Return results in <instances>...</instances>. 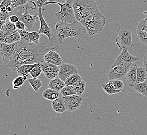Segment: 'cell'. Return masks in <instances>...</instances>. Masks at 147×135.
<instances>
[{
	"label": "cell",
	"instance_id": "cell-33",
	"mask_svg": "<svg viewBox=\"0 0 147 135\" xmlns=\"http://www.w3.org/2000/svg\"><path fill=\"white\" fill-rule=\"evenodd\" d=\"M17 31L20 33V37H21V40L24 41L31 42L29 31H27L25 30H18V29H17Z\"/></svg>",
	"mask_w": 147,
	"mask_h": 135
},
{
	"label": "cell",
	"instance_id": "cell-4",
	"mask_svg": "<svg viewBox=\"0 0 147 135\" xmlns=\"http://www.w3.org/2000/svg\"><path fill=\"white\" fill-rule=\"evenodd\" d=\"M73 7L77 21L99 9L95 0H75Z\"/></svg>",
	"mask_w": 147,
	"mask_h": 135
},
{
	"label": "cell",
	"instance_id": "cell-30",
	"mask_svg": "<svg viewBox=\"0 0 147 135\" xmlns=\"http://www.w3.org/2000/svg\"><path fill=\"white\" fill-rule=\"evenodd\" d=\"M86 82L84 80H80L77 82L76 84L74 85L76 90L77 94L79 96H82L85 92L86 89Z\"/></svg>",
	"mask_w": 147,
	"mask_h": 135
},
{
	"label": "cell",
	"instance_id": "cell-21",
	"mask_svg": "<svg viewBox=\"0 0 147 135\" xmlns=\"http://www.w3.org/2000/svg\"><path fill=\"white\" fill-rule=\"evenodd\" d=\"M41 63H36L33 64H26L20 65L18 68L16 72L18 75L21 76H28L31 70L37 66L40 65Z\"/></svg>",
	"mask_w": 147,
	"mask_h": 135
},
{
	"label": "cell",
	"instance_id": "cell-25",
	"mask_svg": "<svg viewBox=\"0 0 147 135\" xmlns=\"http://www.w3.org/2000/svg\"><path fill=\"white\" fill-rule=\"evenodd\" d=\"M102 87L105 92L110 95L116 94L121 92V90H117L115 88L112 80H110V81L107 84H102Z\"/></svg>",
	"mask_w": 147,
	"mask_h": 135
},
{
	"label": "cell",
	"instance_id": "cell-14",
	"mask_svg": "<svg viewBox=\"0 0 147 135\" xmlns=\"http://www.w3.org/2000/svg\"><path fill=\"white\" fill-rule=\"evenodd\" d=\"M136 31L140 41L143 44L147 45V23L145 19L139 21Z\"/></svg>",
	"mask_w": 147,
	"mask_h": 135
},
{
	"label": "cell",
	"instance_id": "cell-20",
	"mask_svg": "<svg viewBox=\"0 0 147 135\" xmlns=\"http://www.w3.org/2000/svg\"><path fill=\"white\" fill-rule=\"evenodd\" d=\"M21 37L20 33L16 31L14 33L9 35L0 36V41L1 43H5L6 44H11L15 42H20Z\"/></svg>",
	"mask_w": 147,
	"mask_h": 135
},
{
	"label": "cell",
	"instance_id": "cell-2",
	"mask_svg": "<svg viewBox=\"0 0 147 135\" xmlns=\"http://www.w3.org/2000/svg\"><path fill=\"white\" fill-rule=\"evenodd\" d=\"M51 29V42L59 46H62L64 41L68 37H74L81 41H90L92 36L82 23L75 21L71 23H51L49 25Z\"/></svg>",
	"mask_w": 147,
	"mask_h": 135
},
{
	"label": "cell",
	"instance_id": "cell-48",
	"mask_svg": "<svg viewBox=\"0 0 147 135\" xmlns=\"http://www.w3.org/2000/svg\"><path fill=\"white\" fill-rule=\"evenodd\" d=\"M145 20H146V23H147V17H146V18H145Z\"/></svg>",
	"mask_w": 147,
	"mask_h": 135
},
{
	"label": "cell",
	"instance_id": "cell-43",
	"mask_svg": "<svg viewBox=\"0 0 147 135\" xmlns=\"http://www.w3.org/2000/svg\"><path fill=\"white\" fill-rule=\"evenodd\" d=\"M6 9H7V11H9V13L13 11L14 9H15L14 5L13 4H12L11 5L9 6L6 7Z\"/></svg>",
	"mask_w": 147,
	"mask_h": 135
},
{
	"label": "cell",
	"instance_id": "cell-16",
	"mask_svg": "<svg viewBox=\"0 0 147 135\" xmlns=\"http://www.w3.org/2000/svg\"><path fill=\"white\" fill-rule=\"evenodd\" d=\"M44 61L57 66L61 65L63 62L61 57L55 50H51L46 53L44 56Z\"/></svg>",
	"mask_w": 147,
	"mask_h": 135
},
{
	"label": "cell",
	"instance_id": "cell-42",
	"mask_svg": "<svg viewBox=\"0 0 147 135\" xmlns=\"http://www.w3.org/2000/svg\"><path fill=\"white\" fill-rule=\"evenodd\" d=\"M49 1V0H38L36 3L38 8H42L43 6H44V4L45 2Z\"/></svg>",
	"mask_w": 147,
	"mask_h": 135
},
{
	"label": "cell",
	"instance_id": "cell-34",
	"mask_svg": "<svg viewBox=\"0 0 147 135\" xmlns=\"http://www.w3.org/2000/svg\"><path fill=\"white\" fill-rule=\"evenodd\" d=\"M42 69L41 68V65H39L36 67L34 68L31 70L30 73V74L31 75L33 78H38L40 76L41 73H42Z\"/></svg>",
	"mask_w": 147,
	"mask_h": 135
},
{
	"label": "cell",
	"instance_id": "cell-37",
	"mask_svg": "<svg viewBox=\"0 0 147 135\" xmlns=\"http://www.w3.org/2000/svg\"><path fill=\"white\" fill-rule=\"evenodd\" d=\"M15 25L18 30H25V28H26L25 24L20 20L15 23Z\"/></svg>",
	"mask_w": 147,
	"mask_h": 135
},
{
	"label": "cell",
	"instance_id": "cell-47",
	"mask_svg": "<svg viewBox=\"0 0 147 135\" xmlns=\"http://www.w3.org/2000/svg\"><path fill=\"white\" fill-rule=\"evenodd\" d=\"M27 76H23V78H24V79L25 80H27Z\"/></svg>",
	"mask_w": 147,
	"mask_h": 135
},
{
	"label": "cell",
	"instance_id": "cell-10",
	"mask_svg": "<svg viewBox=\"0 0 147 135\" xmlns=\"http://www.w3.org/2000/svg\"><path fill=\"white\" fill-rule=\"evenodd\" d=\"M138 57L134 56L129 53L127 48H123L121 54L116 57V60L111 68H113L119 65L132 63L140 60Z\"/></svg>",
	"mask_w": 147,
	"mask_h": 135
},
{
	"label": "cell",
	"instance_id": "cell-18",
	"mask_svg": "<svg viewBox=\"0 0 147 135\" xmlns=\"http://www.w3.org/2000/svg\"><path fill=\"white\" fill-rule=\"evenodd\" d=\"M137 65L132 63L130 66L129 70L128 71L125 79L127 81L128 83L131 86H134L136 84L137 79Z\"/></svg>",
	"mask_w": 147,
	"mask_h": 135
},
{
	"label": "cell",
	"instance_id": "cell-32",
	"mask_svg": "<svg viewBox=\"0 0 147 135\" xmlns=\"http://www.w3.org/2000/svg\"><path fill=\"white\" fill-rule=\"evenodd\" d=\"M41 34L38 31L29 32L30 38L32 42L34 43L37 44H40L39 39Z\"/></svg>",
	"mask_w": 147,
	"mask_h": 135
},
{
	"label": "cell",
	"instance_id": "cell-38",
	"mask_svg": "<svg viewBox=\"0 0 147 135\" xmlns=\"http://www.w3.org/2000/svg\"><path fill=\"white\" fill-rule=\"evenodd\" d=\"M10 17L9 15V11H6L5 13H0V19L1 20H7L9 19V18Z\"/></svg>",
	"mask_w": 147,
	"mask_h": 135
},
{
	"label": "cell",
	"instance_id": "cell-39",
	"mask_svg": "<svg viewBox=\"0 0 147 135\" xmlns=\"http://www.w3.org/2000/svg\"><path fill=\"white\" fill-rule=\"evenodd\" d=\"M13 4V1L12 0H3L2 2V3H1L0 6L2 7H7Z\"/></svg>",
	"mask_w": 147,
	"mask_h": 135
},
{
	"label": "cell",
	"instance_id": "cell-7",
	"mask_svg": "<svg viewBox=\"0 0 147 135\" xmlns=\"http://www.w3.org/2000/svg\"><path fill=\"white\" fill-rule=\"evenodd\" d=\"M117 36L116 38V44L119 48L131 49L134 46L132 32L128 29L119 27L117 30Z\"/></svg>",
	"mask_w": 147,
	"mask_h": 135
},
{
	"label": "cell",
	"instance_id": "cell-46",
	"mask_svg": "<svg viewBox=\"0 0 147 135\" xmlns=\"http://www.w3.org/2000/svg\"><path fill=\"white\" fill-rule=\"evenodd\" d=\"M38 0H29V2H30V3H32V2H36L38 1Z\"/></svg>",
	"mask_w": 147,
	"mask_h": 135
},
{
	"label": "cell",
	"instance_id": "cell-17",
	"mask_svg": "<svg viewBox=\"0 0 147 135\" xmlns=\"http://www.w3.org/2000/svg\"><path fill=\"white\" fill-rule=\"evenodd\" d=\"M16 31L17 28L15 25V23H11L8 19L1 28L0 36L11 35V34L14 33Z\"/></svg>",
	"mask_w": 147,
	"mask_h": 135
},
{
	"label": "cell",
	"instance_id": "cell-5",
	"mask_svg": "<svg viewBox=\"0 0 147 135\" xmlns=\"http://www.w3.org/2000/svg\"><path fill=\"white\" fill-rule=\"evenodd\" d=\"M75 0H67L64 4L52 2L51 4H57L61 7L60 11L56 13L54 15L59 21L63 23H71L76 21L73 4Z\"/></svg>",
	"mask_w": 147,
	"mask_h": 135
},
{
	"label": "cell",
	"instance_id": "cell-12",
	"mask_svg": "<svg viewBox=\"0 0 147 135\" xmlns=\"http://www.w3.org/2000/svg\"><path fill=\"white\" fill-rule=\"evenodd\" d=\"M40 65L47 78L51 80L57 78V76H59L60 68L59 66L45 61L41 62Z\"/></svg>",
	"mask_w": 147,
	"mask_h": 135
},
{
	"label": "cell",
	"instance_id": "cell-41",
	"mask_svg": "<svg viewBox=\"0 0 147 135\" xmlns=\"http://www.w3.org/2000/svg\"><path fill=\"white\" fill-rule=\"evenodd\" d=\"M9 20L11 23H16L18 22L20 20L18 17H17L16 15H15L14 14H13V15H11V16H10Z\"/></svg>",
	"mask_w": 147,
	"mask_h": 135
},
{
	"label": "cell",
	"instance_id": "cell-29",
	"mask_svg": "<svg viewBox=\"0 0 147 135\" xmlns=\"http://www.w3.org/2000/svg\"><path fill=\"white\" fill-rule=\"evenodd\" d=\"M28 81L36 92H37L42 86V83L41 81L38 78L29 79L28 80Z\"/></svg>",
	"mask_w": 147,
	"mask_h": 135
},
{
	"label": "cell",
	"instance_id": "cell-24",
	"mask_svg": "<svg viewBox=\"0 0 147 135\" xmlns=\"http://www.w3.org/2000/svg\"><path fill=\"white\" fill-rule=\"evenodd\" d=\"M147 73V69L144 65L142 66H137L136 83L144 82L145 80H146Z\"/></svg>",
	"mask_w": 147,
	"mask_h": 135
},
{
	"label": "cell",
	"instance_id": "cell-45",
	"mask_svg": "<svg viewBox=\"0 0 147 135\" xmlns=\"http://www.w3.org/2000/svg\"><path fill=\"white\" fill-rule=\"evenodd\" d=\"M7 11V9L6 7L4 6H2V7H1V9H0V12L1 13H5Z\"/></svg>",
	"mask_w": 147,
	"mask_h": 135
},
{
	"label": "cell",
	"instance_id": "cell-11",
	"mask_svg": "<svg viewBox=\"0 0 147 135\" xmlns=\"http://www.w3.org/2000/svg\"><path fill=\"white\" fill-rule=\"evenodd\" d=\"M62 98L66 105L67 111L69 112H74L78 110L83 102L82 97L77 94L63 96Z\"/></svg>",
	"mask_w": 147,
	"mask_h": 135
},
{
	"label": "cell",
	"instance_id": "cell-1",
	"mask_svg": "<svg viewBox=\"0 0 147 135\" xmlns=\"http://www.w3.org/2000/svg\"><path fill=\"white\" fill-rule=\"evenodd\" d=\"M59 46L49 48L45 43L37 44L20 40L18 42L17 50L14 56L7 63L14 72H16L18 68L26 64L41 63L44 61V56L51 50H57Z\"/></svg>",
	"mask_w": 147,
	"mask_h": 135
},
{
	"label": "cell",
	"instance_id": "cell-35",
	"mask_svg": "<svg viewBox=\"0 0 147 135\" xmlns=\"http://www.w3.org/2000/svg\"><path fill=\"white\" fill-rule=\"evenodd\" d=\"M113 84L117 90L122 91L124 87V83L121 80H113Z\"/></svg>",
	"mask_w": 147,
	"mask_h": 135
},
{
	"label": "cell",
	"instance_id": "cell-9",
	"mask_svg": "<svg viewBox=\"0 0 147 135\" xmlns=\"http://www.w3.org/2000/svg\"><path fill=\"white\" fill-rule=\"evenodd\" d=\"M18 44V42L11 44L1 43V54L3 61L5 63H8L14 56L17 50Z\"/></svg>",
	"mask_w": 147,
	"mask_h": 135
},
{
	"label": "cell",
	"instance_id": "cell-27",
	"mask_svg": "<svg viewBox=\"0 0 147 135\" xmlns=\"http://www.w3.org/2000/svg\"><path fill=\"white\" fill-rule=\"evenodd\" d=\"M61 93L63 96H70L73 95H76L77 91L74 85H66L61 90Z\"/></svg>",
	"mask_w": 147,
	"mask_h": 135
},
{
	"label": "cell",
	"instance_id": "cell-36",
	"mask_svg": "<svg viewBox=\"0 0 147 135\" xmlns=\"http://www.w3.org/2000/svg\"><path fill=\"white\" fill-rule=\"evenodd\" d=\"M29 2V0H16V2L13 4L14 5L15 7H18L20 6L25 5Z\"/></svg>",
	"mask_w": 147,
	"mask_h": 135
},
{
	"label": "cell",
	"instance_id": "cell-31",
	"mask_svg": "<svg viewBox=\"0 0 147 135\" xmlns=\"http://www.w3.org/2000/svg\"><path fill=\"white\" fill-rule=\"evenodd\" d=\"M23 76H18L13 80L12 82L13 87L14 90H17L19 87H21L25 82Z\"/></svg>",
	"mask_w": 147,
	"mask_h": 135
},
{
	"label": "cell",
	"instance_id": "cell-8",
	"mask_svg": "<svg viewBox=\"0 0 147 135\" xmlns=\"http://www.w3.org/2000/svg\"><path fill=\"white\" fill-rule=\"evenodd\" d=\"M132 63L119 65L111 68L107 74L109 80L125 79L126 74Z\"/></svg>",
	"mask_w": 147,
	"mask_h": 135
},
{
	"label": "cell",
	"instance_id": "cell-28",
	"mask_svg": "<svg viewBox=\"0 0 147 135\" xmlns=\"http://www.w3.org/2000/svg\"><path fill=\"white\" fill-rule=\"evenodd\" d=\"M82 80V76L78 73L74 74L71 76L69 77L65 81V84L67 85H74L79 81Z\"/></svg>",
	"mask_w": 147,
	"mask_h": 135
},
{
	"label": "cell",
	"instance_id": "cell-3",
	"mask_svg": "<svg viewBox=\"0 0 147 135\" xmlns=\"http://www.w3.org/2000/svg\"><path fill=\"white\" fill-rule=\"evenodd\" d=\"M78 21L85 26L89 33L92 37L102 32L106 23V18L98 9L83 17Z\"/></svg>",
	"mask_w": 147,
	"mask_h": 135
},
{
	"label": "cell",
	"instance_id": "cell-26",
	"mask_svg": "<svg viewBox=\"0 0 147 135\" xmlns=\"http://www.w3.org/2000/svg\"><path fill=\"white\" fill-rule=\"evenodd\" d=\"M134 88L137 92L147 97V80L144 82L136 83L134 85Z\"/></svg>",
	"mask_w": 147,
	"mask_h": 135
},
{
	"label": "cell",
	"instance_id": "cell-15",
	"mask_svg": "<svg viewBox=\"0 0 147 135\" xmlns=\"http://www.w3.org/2000/svg\"><path fill=\"white\" fill-rule=\"evenodd\" d=\"M38 13L40 22V28L38 32L41 34H45L48 37L49 41L51 42L52 39L51 29L49 25L47 24V23H46L45 19L43 16L42 8H39Z\"/></svg>",
	"mask_w": 147,
	"mask_h": 135
},
{
	"label": "cell",
	"instance_id": "cell-19",
	"mask_svg": "<svg viewBox=\"0 0 147 135\" xmlns=\"http://www.w3.org/2000/svg\"><path fill=\"white\" fill-rule=\"evenodd\" d=\"M52 107L54 111L57 113H62L67 110L66 105L63 98H58L52 101Z\"/></svg>",
	"mask_w": 147,
	"mask_h": 135
},
{
	"label": "cell",
	"instance_id": "cell-44",
	"mask_svg": "<svg viewBox=\"0 0 147 135\" xmlns=\"http://www.w3.org/2000/svg\"><path fill=\"white\" fill-rule=\"evenodd\" d=\"M143 62H144V65L146 67L147 70V53L144 55L143 59Z\"/></svg>",
	"mask_w": 147,
	"mask_h": 135
},
{
	"label": "cell",
	"instance_id": "cell-23",
	"mask_svg": "<svg viewBox=\"0 0 147 135\" xmlns=\"http://www.w3.org/2000/svg\"><path fill=\"white\" fill-rule=\"evenodd\" d=\"M43 98L48 99L49 100L53 101L55 99L58 98L59 96V92L48 88L43 92Z\"/></svg>",
	"mask_w": 147,
	"mask_h": 135
},
{
	"label": "cell",
	"instance_id": "cell-13",
	"mask_svg": "<svg viewBox=\"0 0 147 135\" xmlns=\"http://www.w3.org/2000/svg\"><path fill=\"white\" fill-rule=\"evenodd\" d=\"M78 73V70L76 66L73 64L63 63L59 68V77L62 79L63 81L68 79L74 74Z\"/></svg>",
	"mask_w": 147,
	"mask_h": 135
},
{
	"label": "cell",
	"instance_id": "cell-40",
	"mask_svg": "<svg viewBox=\"0 0 147 135\" xmlns=\"http://www.w3.org/2000/svg\"><path fill=\"white\" fill-rule=\"evenodd\" d=\"M66 1H67V0H49V1L45 3L44 6L50 4L52 2H57V3H61V4H64V3H66Z\"/></svg>",
	"mask_w": 147,
	"mask_h": 135
},
{
	"label": "cell",
	"instance_id": "cell-22",
	"mask_svg": "<svg viewBox=\"0 0 147 135\" xmlns=\"http://www.w3.org/2000/svg\"><path fill=\"white\" fill-rule=\"evenodd\" d=\"M66 84L64 81L62 79L59 78H55L51 79L48 84V88L53 89L54 90L61 92L63 88L65 86Z\"/></svg>",
	"mask_w": 147,
	"mask_h": 135
},
{
	"label": "cell",
	"instance_id": "cell-6",
	"mask_svg": "<svg viewBox=\"0 0 147 135\" xmlns=\"http://www.w3.org/2000/svg\"><path fill=\"white\" fill-rule=\"evenodd\" d=\"M36 7H32L29 5L28 3L25 5L20 6L18 7V11L14 14L18 17L20 21H23L25 24L26 27L28 31H30L33 28L37 19L39 18L38 11L34 15H31L28 12L29 9L32 10L36 9Z\"/></svg>",
	"mask_w": 147,
	"mask_h": 135
}]
</instances>
